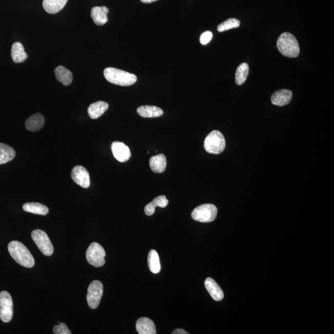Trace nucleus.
Instances as JSON below:
<instances>
[{"mask_svg":"<svg viewBox=\"0 0 334 334\" xmlns=\"http://www.w3.org/2000/svg\"><path fill=\"white\" fill-rule=\"evenodd\" d=\"M8 251L14 260L23 267H34L35 260L31 252L22 243L17 241H11L8 244Z\"/></svg>","mask_w":334,"mask_h":334,"instance_id":"nucleus-1","label":"nucleus"},{"mask_svg":"<svg viewBox=\"0 0 334 334\" xmlns=\"http://www.w3.org/2000/svg\"><path fill=\"white\" fill-rule=\"evenodd\" d=\"M277 47L283 56L296 58L300 55V47L297 38L289 32L283 33L277 41Z\"/></svg>","mask_w":334,"mask_h":334,"instance_id":"nucleus-2","label":"nucleus"},{"mask_svg":"<svg viewBox=\"0 0 334 334\" xmlns=\"http://www.w3.org/2000/svg\"><path fill=\"white\" fill-rule=\"evenodd\" d=\"M104 76L110 83L121 86H129L137 81V76L127 71L116 69L114 68H107L103 71Z\"/></svg>","mask_w":334,"mask_h":334,"instance_id":"nucleus-3","label":"nucleus"},{"mask_svg":"<svg viewBox=\"0 0 334 334\" xmlns=\"http://www.w3.org/2000/svg\"><path fill=\"white\" fill-rule=\"evenodd\" d=\"M204 146L205 151L208 153L213 154L222 153L225 148L224 136L219 131H212L205 138Z\"/></svg>","mask_w":334,"mask_h":334,"instance_id":"nucleus-4","label":"nucleus"},{"mask_svg":"<svg viewBox=\"0 0 334 334\" xmlns=\"http://www.w3.org/2000/svg\"><path fill=\"white\" fill-rule=\"evenodd\" d=\"M217 215V208L211 204L199 205L193 210L192 217L193 220L199 222L208 223L214 221Z\"/></svg>","mask_w":334,"mask_h":334,"instance_id":"nucleus-5","label":"nucleus"},{"mask_svg":"<svg viewBox=\"0 0 334 334\" xmlns=\"http://www.w3.org/2000/svg\"><path fill=\"white\" fill-rule=\"evenodd\" d=\"M106 253L103 247L96 242L92 243L86 252V259L95 267H102L106 263Z\"/></svg>","mask_w":334,"mask_h":334,"instance_id":"nucleus-6","label":"nucleus"},{"mask_svg":"<svg viewBox=\"0 0 334 334\" xmlns=\"http://www.w3.org/2000/svg\"><path fill=\"white\" fill-rule=\"evenodd\" d=\"M32 240L44 255L50 256L53 255V244L46 232L41 229H35L32 232Z\"/></svg>","mask_w":334,"mask_h":334,"instance_id":"nucleus-7","label":"nucleus"},{"mask_svg":"<svg viewBox=\"0 0 334 334\" xmlns=\"http://www.w3.org/2000/svg\"><path fill=\"white\" fill-rule=\"evenodd\" d=\"M13 303L11 295L7 291L0 293V319L4 323H9L13 318Z\"/></svg>","mask_w":334,"mask_h":334,"instance_id":"nucleus-8","label":"nucleus"},{"mask_svg":"<svg viewBox=\"0 0 334 334\" xmlns=\"http://www.w3.org/2000/svg\"><path fill=\"white\" fill-rule=\"evenodd\" d=\"M103 287L102 282L94 280L89 285L88 289L87 301L91 309H96L99 305L103 295Z\"/></svg>","mask_w":334,"mask_h":334,"instance_id":"nucleus-9","label":"nucleus"},{"mask_svg":"<svg viewBox=\"0 0 334 334\" xmlns=\"http://www.w3.org/2000/svg\"><path fill=\"white\" fill-rule=\"evenodd\" d=\"M71 178L77 184L84 189H88L90 186V176L87 170L82 166L74 167L71 171Z\"/></svg>","mask_w":334,"mask_h":334,"instance_id":"nucleus-10","label":"nucleus"},{"mask_svg":"<svg viewBox=\"0 0 334 334\" xmlns=\"http://www.w3.org/2000/svg\"><path fill=\"white\" fill-rule=\"evenodd\" d=\"M111 149L113 156L119 162H125L130 160L131 156L130 149L123 142H113Z\"/></svg>","mask_w":334,"mask_h":334,"instance_id":"nucleus-11","label":"nucleus"},{"mask_svg":"<svg viewBox=\"0 0 334 334\" xmlns=\"http://www.w3.org/2000/svg\"><path fill=\"white\" fill-rule=\"evenodd\" d=\"M292 95V92L287 89L276 91L271 96V102L274 105L280 107L287 105L290 102Z\"/></svg>","mask_w":334,"mask_h":334,"instance_id":"nucleus-12","label":"nucleus"},{"mask_svg":"<svg viewBox=\"0 0 334 334\" xmlns=\"http://www.w3.org/2000/svg\"><path fill=\"white\" fill-rule=\"evenodd\" d=\"M204 285L208 294H210L211 297L215 301L219 302V301L223 300V297H224V294H223L221 288L219 287V285L217 284V282L214 279L208 277V278H207L205 280Z\"/></svg>","mask_w":334,"mask_h":334,"instance_id":"nucleus-13","label":"nucleus"},{"mask_svg":"<svg viewBox=\"0 0 334 334\" xmlns=\"http://www.w3.org/2000/svg\"><path fill=\"white\" fill-rule=\"evenodd\" d=\"M136 328L139 334L157 333L154 322L148 318H139L136 322Z\"/></svg>","mask_w":334,"mask_h":334,"instance_id":"nucleus-14","label":"nucleus"},{"mask_svg":"<svg viewBox=\"0 0 334 334\" xmlns=\"http://www.w3.org/2000/svg\"><path fill=\"white\" fill-rule=\"evenodd\" d=\"M109 10L106 7H95L92 8L91 17L95 25L103 26L108 22L107 14Z\"/></svg>","mask_w":334,"mask_h":334,"instance_id":"nucleus-15","label":"nucleus"},{"mask_svg":"<svg viewBox=\"0 0 334 334\" xmlns=\"http://www.w3.org/2000/svg\"><path fill=\"white\" fill-rule=\"evenodd\" d=\"M45 124L44 116L39 113H35L26 121V129L32 132L39 131Z\"/></svg>","mask_w":334,"mask_h":334,"instance_id":"nucleus-16","label":"nucleus"},{"mask_svg":"<svg viewBox=\"0 0 334 334\" xmlns=\"http://www.w3.org/2000/svg\"><path fill=\"white\" fill-rule=\"evenodd\" d=\"M149 165L154 172L162 174L165 171L166 166V159L165 155L160 154L152 157L149 161Z\"/></svg>","mask_w":334,"mask_h":334,"instance_id":"nucleus-17","label":"nucleus"},{"mask_svg":"<svg viewBox=\"0 0 334 334\" xmlns=\"http://www.w3.org/2000/svg\"><path fill=\"white\" fill-rule=\"evenodd\" d=\"M68 0H44V10L49 14H56L62 10Z\"/></svg>","mask_w":334,"mask_h":334,"instance_id":"nucleus-18","label":"nucleus"},{"mask_svg":"<svg viewBox=\"0 0 334 334\" xmlns=\"http://www.w3.org/2000/svg\"><path fill=\"white\" fill-rule=\"evenodd\" d=\"M108 109V103L103 101H98V102L92 103L89 107L88 114L92 119H97L100 117Z\"/></svg>","mask_w":334,"mask_h":334,"instance_id":"nucleus-19","label":"nucleus"},{"mask_svg":"<svg viewBox=\"0 0 334 334\" xmlns=\"http://www.w3.org/2000/svg\"><path fill=\"white\" fill-rule=\"evenodd\" d=\"M137 112L143 118H157L163 115V110L156 106H141L137 109Z\"/></svg>","mask_w":334,"mask_h":334,"instance_id":"nucleus-20","label":"nucleus"},{"mask_svg":"<svg viewBox=\"0 0 334 334\" xmlns=\"http://www.w3.org/2000/svg\"><path fill=\"white\" fill-rule=\"evenodd\" d=\"M11 57L16 64L23 62L28 57L22 44L15 43L11 48Z\"/></svg>","mask_w":334,"mask_h":334,"instance_id":"nucleus-21","label":"nucleus"},{"mask_svg":"<svg viewBox=\"0 0 334 334\" xmlns=\"http://www.w3.org/2000/svg\"><path fill=\"white\" fill-rule=\"evenodd\" d=\"M169 204L168 199L165 196H159L155 198L153 201L148 204L144 208L145 214L148 216H152L155 213L156 207L164 208Z\"/></svg>","mask_w":334,"mask_h":334,"instance_id":"nucleus-22","label":"nucleus"},{"mask_svg":"<svg viewBox=\"0 0 334 334\" xmlns=\"http://www.w3.org/2000/svg\"><path fill=\"white\" fill-rule=\"evenodd\" d=\"M56 79L65 86L70 85L73 81V74L62 66H59L55 70Z\"/></svg>","mask_w":334,"mask_h":334,"instance_id":"nucleus-23","label":"nucleus"},{"mask_svg":"<svg viewBox=\"0 0 334 334\" xmlns=\"http://www.w3.org/2000/svg\"><path fill=\"white\" fill-rule=\"evenodd\" d=\"M16 156V152L10 145L0 142V165L10 162Z\"/></svg>","mask_w":334,"mask_h":334,"instance_id":"nucleus-24","label":"nucleus"},{"mask_svg":"<svg viewBox=\"0 0 334 334\" xmlns=\"http://www.w3.org/2000/svg\"><path fill=\"white\" fill-rule=\"evenodd\" d=\"M23 210L28 213L46 216L49 210L46 205L38 202H29L23 205Z\"/></svg>","mask_w":334,"mask_h":334,"instance_id":"nucleus-25","label":"nucleus"},{"mask_svg":"<svg viewBox=\"0 0 334 334\" xmlns=\"http://www.w3.org/2000/svg\"><path fill=\"white\" fill-rule=\"evenodd\" d=\"M148 265L149 270L154 274L159 273L161 265L159 255L156 250H151L148 255Z\"/></svg>","mask_w":334,"mask_h":334,"instance_id":"nucleus-26","label":"nucleus"},{"mask_svg":"<svg viewBox=\"0 0 334 334\" xmlns=\"http://www.w3.org/2000/svg\"><path fill=\"white\" fill-rule=\"evenodd\" d=\"M248 74L249 66L246 62H243L237 68L236 74H235V82L237 85L241 86L245 82Z\"/></svg>","mask_w":334,"mask_h":334,"instance_id":"nucleus-27","label":"nucleus"},{"mask_svg":"<svg viewBox=\"0 0 334 334\" xmlns=\"http://www.w3.org/2000/svg\"><path fill=\"white\" fill-rule=\"evenodd\" d=\"M240 26L239 20L235 18H231L225 20V22L220 24L217 27V30L219 32L228 31V30L238 28Z\"/></svg>","mask_w":334,"mask_h":334,"instance_id":"nucleus-28","label":"nucleus"},{"mask_svg":"<svg viewBox=\"0 0 334 334\" xmlns=\"http://www.w3.org/2000/svg\"><path fill=\"white\" fill-rule=\"evenodd\" d=\"M53 332L55 334H71V332L68 329L67 325L62 323L56 325L53 327Z\"/></svg>","mask_w":334,"mask_h":334,"instance_id":"nucleus-29","label":"nucleus"},{"mask_svg":"<svg viewBox=\"0 0 334 334\" xmlns=\"http://www.w3.org/2000/svg\"><path fill=\"white\" fill-rule=\"evenodd\" d=\"M213 34L211 31H206L202 33L200 37V43L202 45H206L210 43V41L213 38Z\"/></svg>","mask_w":334,"mask_h":334,"instance_id":"nucleus-30","label":"nucleus"},{"mask_svg":"<svg viewBox=\"0 0 334 334\" xmlns=\"http://www.w3.org/2000/svg\"><path fill=\"white\" fill-rule=\"evenodd\" d=\"M173 334H189V332H187L186 331L181 329H176L172 332Z\"/></svg>","mask_w":334,"mask_h":334,"instance_id":"nucleus-31","label":"nucleus"},{"mask_svg":"<svg viewBox=\"0 0 334 334\" xmlns=\"http://www.w3.org/2000/svg\"><path fill=\"white\" fill-rule=\"evenodd\" d=\"M140 1L144 3V4H151V3L156 2L157 0H140Z\"/></svg>","mask_w":334,"mask_h":334,"instance_id":"nucleus-32","label":"nucleus"}]
</instances>
